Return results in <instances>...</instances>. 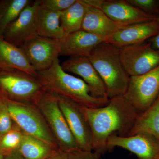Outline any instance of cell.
Returning <instances> with one entry per match:
<instances>
[{"label": "cell", "mask_w": 159, "mask_h": 159, "mask_svg": "<svg viewBox=\"0 0 159 159\" xmlns=\"http://www.w3.org/2000/svg\"><path fill=\"white\" fill-rule=\"evenodd\" d=\"M12 121L8 108L7 99L0 95V136L14 128L12 125Z\"/></svg>", "instance_id": "25"}, {"label": "cell", "mask_w": 159, "mask_h": 159, "mask_svg": "<svg viewBox=\"0 0 159 159\" xmlns=\"http://www.w3.org/2000/svg\"><path fill=\"white\" fill-rule=\"evenodd\" d=\"M105 40V38L84 30L75 31L59 40L60 55L88 57L93 50Z\"/></svg>", "instance_id": "16"}, {"label": "cell", "mask_w": 159, "mask_h": 159, "mask_svg": "<svg viewBox=\"0 0 159 159\" xmlns=\"http://www.w3.org/2000/svg\"><path fill=\"white\" fill-rule=\"evenodd\" d=\"M83 1L89 6L100 9L114 21L123 26L154 20L157 17L138 9L127 0Z\"/></svg>", "instance_id": "10"}, {"label": "cell", "mask_w": 159, "mask_h": 159, "mask_svg": "<svg viewBox=\"0 0 159 159\" xmlns=\"http://www.w3.org/2000/svg\"><path fill=\"white\" fill-rule=\"evenodd\" d=\"M124 148L134 154L139 159H159V140L149 134L139 133L129 136H111L107 148Z\"/></svg>", "instance_id": "13"}, {"label": "cell", "mask_w": 159, "mask_h": 159, "mask_svg": "<svg viewBox=\"0 0 159 159\" xmlns=\"http://www.w3.org/2000/svg\"><path fill=\"white\" fill-rule=\"evenodd\" d=\"M82 109L92 130L93 150L100 155L107 150L111 136L128 135L139 114L123 96L110 99L102 107Z\"/></svg>", "instance_id": "1"}, {"label": "cell", "mask_w": 159, "mask_h": 159, "mask_svg": "<svg viewBox=\"0 0 159 159\" xmlns=\"http://www.w3.org/2000/svg\"><path fill=\"white\" fill-rule=\"evenodd\" d=\"M99 155L95 152L78 150L68 153L67 159H99Z\"/></svg>", "instance_id": "28"}, {"label": "cell", "mask_w": 159, "mask_h": 159, "mask_svg": "<svg viewBox=\"0 0 159 159\" xmlns=\"http://www.w3.org/2000/svg\"><path fill=\"white\" fill-rule=\"evenodd\" d=\"M40 5L53 11L62 12L77 2V0H39Z\"/></svg>", "instance_id": "27"}, {"label": "cell", "mask_w": 159, "mask_h": 159, "mask_svg": "<svg viewBox=\"0 0 159 159\" xmlns=\"http://www.w3.org/2000/svg\"><path fill=\"white\" fill-rule=\"evenodd\" d=\"M36 105L44 117L59 150L69 153L80 150L60 108L57 95L47 91Z\"/></svg>", "instance_id": "4"}, {"label": "cell", "mask_w": 159, "mask_h": 159, "mask_svg": "<svg viewBox=\"0 0 159 159\" xmlns=\"http://www.w3.org/2000/svg\"><path fill=\"white\" fill-rule=\"evenodd\" d=\"M24 133L16 125L0 138V149L4 154L16 150L19 147Z\"/></svg>", "instance_id": "24"}, {"label": "cell", "mask_w": 159, "mask_h": 159, "mask_svg": "<svg viewBox=\"0 0 159 159\" xmlns=\"http://www.w3.org/2000/svg\"><path fill=\"white\" fill-rule=\"evenodd\" d=\"M57 97L60 108L80 149L93 151L92 130L82 106L66 97Z\"/></svg>", "instance_id": "9"}, {"label": "cell", "mask_w": 159, "mask_h": 159, "mask_svg": "<svg viewBox=\"0 0 159 159\" xmlns=\"http://www.w3.org/2000/svg\"><path fill=\"white\" fill-rule=\"evenodd\" d=\"M0 65L37 76V72L30 63L20 47L0 38Z\"/></svg>", "instance_id": "18"}, {"label": "cell", "mask_w": 159, "mask_h": 159, "mask_svg": "<svg viewBox=\"0 0 159 159\" xmlns=\"http://www.w3.org/2000/svg\"><path fill=\"white\" fill-rule=\"evenodd\" d=\"M86 11L85 3L77 0L65 11L61 12V25L66 35L81 30Z\"/></svg>", "instance_id": "22"}, {"label": "cell", "mask_w": 159, "mask_h": 159, "mask_svg": "<svg viewBox=\"0 0 159 159\" xmlns=\"http://www.w3.org/2000/svg\"><path fill=\"white\" fill-rule=\"evenodd\" d=\"M4 153L0 149V159H4Z\"/></svg>", "instance_id": "32"}, {"label": "cell", "mask_w": 159, "mask_h": 159, "mask_svg": "<svg viewBox=\"0 0 159 159\" xmlns=\"http://www.w3.org/2000/svg\"><path fill=\"white\" fill-rule=\"evenodd\" d=\"M60 16L61 12L48 9L40 3L36 19L39 36L58 40L64 37L66 34L61 25Z\"/></svg>", "instance_id": "19"}, {"label": "cell", "mask_w": 159, "mask_h": 159, "mask_svg": "<svg viewBox=\"0 0 159 159\" xmlns=\"http://www.w3.org/2000/svg\"><path fill=\"white\" fill-rule=\"evenodd\" d=\"M159 95V66L143 75L130 77L123 95L138 111H144Z\"/></svg>", "instance_id": "7"}, {"label": "cell", "mask_w": 159, "mask_h": 159, "mask_svg": "<svg viewBox=\"0 0 159 159\" xmlns=\"http://www.w3.org/2000/svg\"><path fill=\"white\" fill-rule=\"evenodd\" d=\"M36 72L49 69L60 54L59 40L38 36L20 47Z\"/></svg>", "instance_id": "11"}, {"label": "cell", "mask_w": 159, "mask_h": 159, "mask_svg": "<svg viewBox=\"0 0 159 159\" xmlns=\"http://www.w3.org/2000/svg\"><path fill=\"white\" fill-rule=\"evenodd\" d=\"M7 100L11 119L24 134L58 148L44 117L37 106L8 99Z\"/></svg>", "instance_id": "6"}, {"label": "cell", "mask_w": 159, "mask_h": 159, "mask_svg": "<svg viewBox=\"0 0 159 159\" xmlns=\"http://www.w3.org/2000/svg\"><path fill=\"white\" fill-rule=\"evenodd\" d=\"M84 3L86 11L81 30L106 38L125 27L114 21L100 9Z\"/></svg>", "instance_id": "17"}, {"label": "cell", "mask_w": 159, "mask_h": 159, "mask_svg": "<svg viewBox=\"0 0 159 159\" xmlns=\"http://www.w3.org/2000/svg\"><path fill=\"white\" fill-rule=\"evenodd\" d=\"M61 65L66 72L81 77L90 88L94 97L108 98L105 84L88 57H70Z\"/></svg>", "instance_id": "15"}, {"label": "cell", "mask_w": 159, "mask_h": 159, "mask_svg": "<svg viewBox=\"0 0 159 159\" xmlns=\"http://www.w3.org/2000/svg\"><path fill=\"white\" fill-rule=\"evenodd\" d=\"M11 70L0 73V88L9 97L7 99L36 105L47 91L42 83L37 76Z\"/></svg>", "instance_id": "5"}, {"label": "cell", "mask_w": 159, "mask_h": 159, "mask_svg": "<svg viewBox=\"0 0 159 159\" xmlns=\"http://www.w3.org/2000/svg\"><path fill=\"white\" fill-rule=\"evenodd\" d=\"M37 77L46 91L71 99L82 106L97 108L109 102L107 97H94L90 88L83 80L62 69L58 58L49 69L37 72Z\"/></svg>", "instance_id": "2"}, {"label": "cell", "mask_w": 159, "mask_h": 159, "mask_svg": "<svg viewBox=\"0 0 159 159\" xmlns=\"http://www.w3.org/2000/svg\"><path fill=\"white\" fill-rule=\"evenodd\" d=\"M157 20L125 26L105 38L104 42L119 48L145 43L158 33Z\"/></svg>", "instance_id": "14"}, {"label": "cell", "mask_w": 159, "mask_h": 159, "mask_svg": "<svg viewBox=\"0 0 159 159\" xmlns=\"http://www.w3.org/2000/svg\"><path fill=\"white\" fill-rule=\"evenodd\" d=\"M40 2L36 1L25 8L16 19L11 23L4 34L6 40L20 47L39 36L37 29V14Z\"/></svg>", "instance_id": "12"}, {"label": "cell", "mask_w": 159, "mask_h": 159, "mask_svg": "<svg viewBox=\"0 0 159 159\" xmlns=\"http://www.w3.org/2000/svg\"><path fill=\"white\" fill-rule=\"evenodd\" d=\"M68 153L59 150L53 156L47 159H67Z\"/></svg>", "instance_id": "31"}, {"label": "cell", "mask_w": 159, "mask_h": 159, "mask_svg": "<svg viewBox=\"0 0 159 159\" xmlns=\"http://www.w3.org/2000/svg\"><path fill=\"white\" fill-rule=\"evenodd\" d=\"M4 159H25L20 153L18 150L16 149L4 154Z\"/></svg>", "instance_id": "29"}, {"label": "cell", "mask_w": 159, "mask_h": 159, "mask_svg": "<svg viewBox=\"0 0 159 159\" xmlns=\"http://www.w3.org/2000/svg\"><path fill=\"white\" fill-rule=\"evenodd\" d=\"M139 133L149 134L159 140V95L148 108L139 114L127 136Z\"/></svg>", "instance_id": "20"}, {"label": "cell", "mask_w": 159, "mask_h": 159, "mask_svg": "<svg viewBox=\"0 0 159 159\" xmlns=\"http://www.w3.org/2000/svg\"><path fill=\"white\" fill-rule=\"evenodd\" d=\"M29 0H11L0 5V36L18 17L23 9L31 3Z\"/></svg>", "instance_id": "23"}, {"label": "cell", "mask_w": 159, "mask_h": 159, "mask_svg": "<svg viewBox=\"0 0 159 159\" xmlns=\"http://www.w3.org/2000/svg\"></svg>", "instance_id": "34"}, {"label": "cell", "mask_w": 159, "mask_h": 159, "mask_svg": "<svg viewBox=\"0 0 159 159\" xmlns=\"http://www.w3.org/2000/svg\"><path fill=\"white\" fill-rule=\"evenodd\" d=\"M18 150L25 159H47L59 149L43 140L24 133Z\"/></svg>", "instance_id": "21"}, {"label": "cell", "mask_w": 159, "mask_h": 159, "mask_svg": "<svg viewBox=\"0 0 159 159\" xmlns=\"http://www.w3.org/2000/svg\"><path fill=\"white\" fill-rule=\"evenodd\" d=\"M132 5L148 14L159 15V2L156 0H127Z\"/></svg>", "instance_id": "26"}, {"label": "cell", "mask_w": 159, "mask_h": 159, "mask_svg": "<svg viewBox=\"0 0 159 159\" xmlns=\"http://www.w3.org/2000/svg\"><path fill=\"white\" fill-rule=\"evenodd\" d=\"M88 58L104 83L108 98L123 96L130 77L121 62L119 48L107 43H101Z\"/></svg>", "instance_id": "3"}, {"label": "cell", "mask_w": 159, "mask_h": 159, "mask_svg": "<svg viewBox=\"0 0 159 159\" xmlns=\"http://www.w3.org/2000/svg\"><path fill=\"white\" fill-rule=\"evenodd\" d=\"M0 138H1V136H0Z\"/></svg>", "instance_id": "33"}, {"label": "cell", "mask_w": 159, "mask_h": 159, "mask_svg": "<svg viewBox=\"0 0 159 159\" xmlns=\"http://www.w3.org/2000/svg\"><path fill=\"white\" fill-rule=\"evenodd\" d=\"M119 55L129 77L146 74L159 66V51L151 42L119 48Z\"/></svg>", "instance_id": "8"}, {"label": "cell", "mask_w": 159, "mask_h": 159, "mask_svg": "<svg viewBox=\"0 0 159 159\" xmlns=\"http://www.w3.org/2000/svg\"><path fill=\"white\" fill-rule=\"evenodd\" d=\"M157 20L159 24V15L157 17ZM150 42L151 43L154 48L159 51V31L155 36L151 38V41Z\"/></svg>", "instance_id": "30"}]
</instances>
